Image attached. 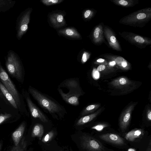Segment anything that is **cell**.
Masks as SVG:
<instances>
[{
    "mask_svg": "<svg viewBox=\"0 0 151 151\" xmlns=\"http://www.w3.org/2000/svg\"><path fill=\"white\" fill-rule=\"evenodd\" d=\"M28 91L39 105L47 110L52 116L58 119L63 117L67 112L65 108L48 96L29 86Z\"/></svg>",
    "mask_w": 151,
    "mask_h": 151,
    "instance_id": "1",
    "label": "cell"
},
{
    "mask_svg": "<svg viewBox=\"0 0 151 151\" xmlns=\"http://www.w3.org/2000/svg\"><path fill=\"white\" fill-rule=\"evenodd\" d=\"M5 65L9 73L18 81H22L23 77L22 63L18 55L13 50L8 52Z\"/></svg>",
    "mask_w": 151,
    "mask_h": 151,
    "instance_id": "2",
    "label": "cell"
},
{
    "mask_svg": "<svg viewBox=\"0 0 151 151\" xmlns=\"http://www.w3.org/2000/svg\"><path fill=\"white\" fill-rule=\"evenodd\" d=\"M32 11L31 8H28L21 12L17 18L16 29V37L20 40L28 29L31 14Z\"/></svg>",
    "mask_w": 151,
    "mask_h": 151,
    "instance_id": "3",
    "label": "cell"
},
{
    "mask_svg": "<svg viewBox=\"0 0 151 151\" xmlns=\"http://www.w3.org/2000/svg\"><path fill=\"white\" fill-rule=\"evenodd\" d=\"M0 79L3 84L13 96L18 107L21 104L18 93L8 74L2 67L0 61Z\"/></svg>",
    "mask_w": 151,
    "mask_h": 151,
    "instance_id": "4",
    "label": "cell"
},
{
    "mask_svg": "<svg viewBox=\"0 0 151 151\" xmlns=\"http://www.w3.org/2000/svg\"><path fill=\"white\" fill-rule=\"evenodd\" d=\"M83 148L87 151H104L105 147L102 144L94 138L87 135L81 138Z\"/></svg>",
    "mask_w": 151,
    "mask_h": 151,
    "instance_id": "5",
    "label": "cell"
},
{
    "mask_svg": "<svg viewBox=\"0 0 151 151\" xmlns=\"http://www.w3.org/2000/svg\"><path fill=\"white\" fill-rule=\"evenodd\" d=\"M110 85L113 87L126 92L132 91L135 88L134 83L127 77H120L113 80Z\"/></svg>",
    "mask_w": 151,
    "mask_h": 151,
    "instance_id": "6",
    "label": "cell"
},
{
    "mask_svg": "<svg viewBox=\"0 0 151 151\" xmlns=\"http://www.w3.org/2000/svg\"><path fill=\"white\" fill-rule=\"evenodd\" d=\"M25 99L32 116L35 118H39L43 122H48L47 117L33 102L29 95L26 96Z\"/></svg>",
    "mask_w": 151,
    "mask_h": 151,
    "instance_id": "7",
    "label": "cell"
},
{
    "mask_svg": "<svg viewBox=\"0 0 151 151\" xmlns=\"http://www.w3.org/2000/svg\"><path fill=\"white\" fill-rule=\"evenodd\" d=\"M135 104L129 105L124 111L119 120V127L122 132L125 131L129 124L132 111L135 105Z\"/></svg>",
    "mask_w": 151,
    "mask_h": 151,
    "instance_id": "8",
    "label": "cell"
},
{
    "mask_svg": "<svg viewBox=\"0 0 151 151\" xmlns=\"http://www.w3.org/2000/svg\"><path fill=\"white\" fill-rule=\"evenodd\" d=\"M58 91L62 99L66 103L73 106L79 104V98L81 93L70 91L65 93L60 88H59Z\"/></svg>",
    "mask_w": 151,
    "mask_h": 151,
    "instance_id": "9",
    "label": "cell"
},
{
    "mask_svg": "<svg viewBox=\"0 0 151 151\" xmlns=\"http://www.w3.org/2000/svg\"><path fill=\"white\" fill-rule=\"evenodd\" d=\"M99 137L106 142L117 145H122L125 144L124 139L119 135L112 133L101 134Z\"/></svg>",
    "mask_w": 151,
    "mask_h": 151,
    "instance_id": "10",
    "label": "cell"
},
{
    "mask_svg": "<svg viewBox=\"0 0 151 151\" xmlns=\"http://www.w3.org/2000/svg\"><path fill=\"white\" fill-rule=\"evenodd\" d=\"M25 127V123L23 122L12 133V138L14 146H17L19 143L24 133Z\"/></svg>",
    "mask_w": 151,
    "mask_h": 151,
    "instance_id": "11",
    "label": "cell"
},
{
    "mask_svg": "<svg viewBox=\"0 0 151 151\" xmlns=\"http://www.w3.org/2000/svg\"><path fill=\"white\" fill-rule=\"evenodd\" d=\"M63 85L70 89L72 92L81 93L79 84L76 79H70L63 82Z\"/></svg>",
    "mask_w": 151,
    "mask_h": 151,
    "instance_id": "12",
    "label": "cell"
},
{
    "mask_svg": "<svg viewBox=\"0 0 151 151\" xmlns=\"http://www.w3.org/2000/svg\"><path fill=\"white\" fill-rule=\"evenodd\" d=\"M50 22L55 27H59L65 25V22L63 14L59 13H54L50 16Z\"/></svg>",
    "mask_w": 151,
    "mask_h": 151,
    "instance_id": "13",
    "label": "cell"
},
{
    "mask_svg": "<svg viewBox=\"0 0 151 151\" xmlns=\"http://www.w3.org/2000/svg\"><path fill=\"white\" fill-rule=\"evenodd\" d=\"M143 134L144 132L142 129H134L128 132L126 134L125 137L128 141L133 142L141 137Z\"/></svg>",
    "mask_w": 151,
    "mask_h": 151,
    "instance_id": "14",
    "label": "cell"
},
{
    "mask_svg": "<svg viewBox=\"0 0 151 151\" xmlns=\"http://www.w3.org/2000/svg\"><path fill=\"white\" fill-rule=\"evenodd\" d=\"M0 89L10 104L14 108L17 109L18 106L13 96L0 81Z\"/></svg>",
    "mask_w": 151,
    "mask_h": 151,
    "instance_id": "15",
    "label": "cell"
},
{
    "mask_svg": "<svg viewBox=\"0 0 151 151\" xmlns=\"http://www.w3.org/2000/svg\"><path fill=\"white\" fill-rule=\"evenodd\" d=\"M101 110L92 114L85 116L81 118L77 121L76 125L81 126L88 123L94 119L100 112Z\"/></svg>",
    "mask_w": 151,
    "mask_h": 151,
    "instance_id": "16",
    "label": "cell"
},
{
    "mask_svg": "<svg viewBox=\"0 0 151 151\" xmlns=\"http://www.w3.org/2000/svg\"><path fill=\"white\" fill-rule=\"evenodd\" d=\"M105 34L110 45L114 49L120 50L119 46L115 37L108 30H105Z\"/></svg>",
    "mask_w": 151,
    "mask_h": 151,
    "instance_id": "17",
    "label": "cell"
},
{
    "mask_svg": "<svg viewBox=\"0 0 151 151\" xmlns=\"http://www.w3.org/2000/svg\"><path fill=\"white\" fill-rule=\"evenodd\" d=\"M59 33L65 36L74 38H79L80 35L78 32L73 28H66L60 30Z\"/></svg>",
    "mask_w": 151,
    "mask_h": 151,
    "instance_id": "18",
    "label": "cell"
},
{
    "mask_svg": "<svg viewBox=\"0 0 151 151\" xmlns=\"http://www.w3.org/2000/svg\"><path fill=\"white\" fill-rule=\"evenodd\" d=\"M16 1L10 0H0V13L5 12L12 8Z\"/></svg>",
    "mask_w": 151,
    "mask_h": 151,
    "instance_id": "19",
    "label": "cell"
},
{
    "mask_svg": "<svg viewBox=\"0 0 151 151\" xmlns=\"http://www.w3.org/2000/svg\"><path fill=\"white\" fill-rule=\"evenodd\" d=\"M112 60H114L116 64L122 70H127L130 69V65L125 59L121 57L115 58Z\"/></svg>",
    "mask_w": 151,
    "mask_h": 151,
    "instance_id": "20",
    "label": "cell"
},
{
    "mask_svg": "<svg viewBox=\"0 0 151 151\" xmlns=\"http://www.w3.org/2000/svg\"><path fill=\"white\" fill-rule=\"evenodd\" d=\"M44 131V128L42 125L37 124L33 128L31 136L32 137H37L40 139L43 135Z\"/></svg>",
    "mask_w": 151,
    "mask_h": 151,
    "instance_id": "21",
    "label": "cell"
},
{
    "mask_svg": "<svg viewBox=\"0 0 151 151\" xmlns=\"http://www.w3.org/2000/svg\"><path fill=\"white\" fill-rule=\"evenodd\" d=\"M93 35L94 40L96 42L101 41L103 40V30L101 26H98L95 28Z\"/></svg>",
    "mask_w": 151,
    "mask_h": 151,
    "instance_id": "22",
    "label": "cell"
},
{
    "mask_svg": "<svg viewBox=\"0 0 151 151\" xmlns=\"http://www.w3.org/2000/svg\"><path fill=\"white\" fill-rule=\"evenodd\" d=\"M99 104H94L89 105L86 107L81 112V115L85 116L93 112L100 106Z\"/></svg>",
    "mask_w": 151,
    "mask_h": 151,
    "instance_id": "23",
    "label": "cell"
},
{
    "mask_svg": "<svg viewBox=\"0 0 151 151\" xmlns=\"http://www.w3.org/2000/svg\"><path fill=\"white\" fill-rule=\"evenodd\" d=\"M27 145V143L24 138H23L17 146H14L10 151H25Z\"/></svg>",
    "mask_w": 151,
    "mask_h": 151,
    "instance_id": "24",
    "label": "cell"
},
{
    "mask_svg": "<svg viewBox=\"0 0 151 151\" xmlns=\"http://www.w3.org/2000/svg\"><path fill=\"white\" fill-rule=\"evenodd\" d=\"M104 65H100L97 67V70L99 72L103 73H108L113 72V69L109 66Z\"/></svg>",
    "mask_w": 151,
    "mask_h": 151,
    "instance_id": "25",
    "label": "cell"
},
{
    "mask_svg": "<svg viewBox=\"0 0 151 151\" xmlns=\"http://www.w3.org/2000/svg\"><path fill=\"white\" fill-rule=\"evenodd\" d=\"M55 134L53 131L49 132L43 137L42 140V142L46 143L50 141L54 137Z\"/></svg>",
    "mask_w": 151,
    "mask_h": 151,
    "instance_id": "26",
    "label": "cell"
},
{
    "mask_svg": "<svg viewBox=\"0 0 151 151\" xmlns=\"http://www.w3.org/2000/svg\"><path fill=\"white\" fill-rule=\"evenodd\" d=\"M108 126V125L105 123L99 124L91 127L92 129L98 131H100L103 130L104 128Z\"/></svg>",
    "mask_w": 151,
    "mask_h": 151,
    "instance_id": "27",
    "label": "cell"
},
{
    "mask_svg": "<svg viewBox=\"0 0 151 151\" xmlns=\"http://www.w3.org/2000/svg\"><path fill=\"white\" fill-rule=\"evenodd\" d=\"M62 0H42V2L45 5L49 6L57 4L62 1Z\"/></svg>",
    "mask_w": 151,
    "mask_h": 151,
    "instance_id": "28",
    "label": "cell"
},
{
    "mask_svg": "<svg viewBox=\"0 0 151 151\" xmlns=\"http://www.w3.org/2000/svg\"><path fill=\"white\" fill-rule=\"evenodd\" d=\"M134 17V19H133L134 21L144 20L146 18L147 16L146 13L144 12H139Z\"/></svg>",
    "mask_w": 151,
    "mask_h": 151,
    "instance_id": "29",
    "label": "cell"
},
{
    "mask_svg": "<svg viewBox=\"0 0 151 151\" xmlns=\"http://www.w3.org/2000/svg\"><path fill=\"white\" fill-rule=\"evenodd\" d=\"M11 114H0V124L3 122L11 116Z\"/></svg>",
    "mask_w": 151,
    "mask_h": 151,
    "instance_id": "30",
    "label": "cell"
},
{
    "mask_svg": "<svg viewBox=\"0 0 151 151\" xmlns=\"http://www.w3.org/2000/svg\"><path fill=\"white\" fill-rule=\"evenodd\" d=\"M116 2L118 4L124 6H127L132 4V2H130V1L121 0L117 1Z\"/></svg>",
    "mask_w": 151,
    "mask_h": 151,
    "instance_id": "31",
    "label": "cell"
},
{
    "mask_svg": "<svg viewBox=\"0 0 151 151\" xmlns=\"http://www.w3.org/2000/svg\"><path fill=\"white\" fill-rule=\"evenodd\" d=\"M90 56L89 54L86 52H84L82 55L81 62L82 63H85L88 59Z\"/></svg>",
    "mask_w": 151,
    "mask_h": 151,
    "instance_id": "32",
    "label": "cell"
},
{
    "mask_svg": "<svg viewBox=\"0 0 151 151\" xmlns=\"http://www.w3.org/2000/svg\"><path fill=\"white\" fill-rule=\"evenodd\" d=\"M134 39L135 41L139 43H144L146 41L143 37L138 35L135 36Z\"/></svg>",
    "mask_w": 151,
    "mask_h": 151,
    "instance_id": "33",
    "label": "cell"
},
{
    "mask_svg": "<svg viewBox=\"0 0 151 151\" xmlns=\"http://www.w3.org/2000/svg\"><path fill=\"white\" fill-rule=\"evenodd\" d=\"M95 63L100 65H107L108 64L107 62L104 59L102 58H99L97 59Z\"/></svg>",
    "mask_w": 151,
    "mask_h": 151,
    "instance_id": "34",
    "label": "cell"
},
{
    "mask_svg": "<svg viewBox=\"0 0 151 151\" xmlns=\"http://www.w3.org/2000/svg\"><path fill=\"white\" fill-rule=\"evenodd\" d=\"M92 76L94 79L96 80L98 79L99 78V73L96 69L94 68L93 71Z\"/></svg>",
    "mask_w": 151,
    "mask_h": 151,
    "instance_id": "35",
    "label": "cell"
},
{
    "mask_svg": "<svg viewBox=\"0 0 151 151\" xmlns=\"http://www.w3.org/2000/svg\"><path fill=\"white\" fill-rule=\"evenodd\" d=\"M92 12L90 10H86L84 13V17L85 18H89L91 15Z\"/></svg>",
    "mask_w": 151,
    "mask_h": 151,
    "instance_id": "36",
    "label": "cell"
},
{
    "mask_svg": "<svg viewBox=\"0 0 151 151\" xmlns=\"http://www.w3.org/2000/svg\"><path fill=\"white\" fill-rule=\"evenodd\" d=\"M116 65V62L115 61L113 60L109 63L108 65L110 67H113Z\"/></svg>",
    "mask_w": 151,
    "mask_h": 151,
    "instance_id": "37",
    "label": "cell"
},
{
    "mask_svg": "<svg viewBox=\"0 0 151 151\" xmlns=\"http://www.w3.org/2000/svg\"><path fill=\"white\" fill-rule=\"evenodd\" d=\"M147 117L148 120L150 121L151 120V111L150 110H149L147 113Z\"/></svg>",
    "mask_w": 151,
    "mask_h": 151,
    "instance_id": "38",
    "label": "cell"
},
{
    "mask_svg": "<svg viewBox=\"0 0 151 151\" xmlns=\"http://www.w3.org/2000/svg\"><path fill=\"white\" fill-rule=\"evenodd\" d=\"M150 145H151V144H150V145L149 146V147H147V149L146 151H151Z\"/></svg>",
    "mask_w": 151,
    "mask_h": 151,
    "instance_id": "39",
    "label": "cell"
},
{
    "mask_svg": "<svg viewBox=\"0 0 151 151\" xmlns=\"http://www.w3.org/2000/svg\"><path fill=\"white\" fill-rule=\"evenodd\" d=\"M2 144L1 143H0V151H1V150L2 147Z\"/></svg>",
    "mask_w": 151,
    "mask_h": 151,
    "instance_id": "40",
    "label": "cell"
}]
</instances>
